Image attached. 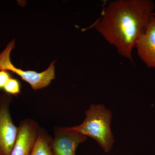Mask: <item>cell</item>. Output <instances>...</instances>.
<instances>
[{
  "instance_id": "cell-1",
  "label": "cell",
  "mask_w": 155,
  "mask_h": 155,
  "mask_svg": "<svg viewBox=\"0 0 155 155\" xmlns=\"http://www.w3.org/2000/svg\"><path fill=\"white\" fill-rule=\"evenodd\" d=\"M152 0H116L103 9L96 30L117 52L133 62L136 43L146 30L155 11Z\"/></svg>"
},
{
  "instance_id": "cell-2",
  "label": "cell",
  "mask_w": 155,
  "mask_h": 155,
  "mask_svg": "<svg viewBox=\"0 0 155 155\" xmlns=\"http://www.w3.org/2000/svg\"><path fill=\"white\" fill-rule=\"evenodd\" d=\"M86 118L77 126L71 127L85 136L94 139L106 153L112 149L114 142L111 131L112 114L104 105L92 104L85 113Z\"/></svg>"
},
{
  "instance_id": "cell-3",
  "label": "cell",
  "mask_w": 155,
  "mask_h": 155,
  "mask_svg": "<svg viewBox=\"0 0 155 155\" xmlns=\"http://www.w3.org/2000/svg\"><path fill=\"white\" fill-rule=\"evenodd\" d=\"M15 40L8 44L5 49L0 54V71L9 70L19 75L22 80L30 84L35 90L44 88L48 86L51 81L54 79L55 61H53L45 71L38 73L34 71H24L15 67L11 63L10 54L14 48Z\"/></svg>"
},
{
  "instance_id": "cell-4",
  "label": "cell",
  "mask_w": 155,
  "mask_h": 155,
  "mask_svg": "<svg viewBox=\"0 0 155 155\" xmlns=\"http://www.w3.org/2000/svg\"><path fill=\"white\" fill-rule=\"evenodd\" d=\"M12 100L9 94L0 95V155H11L17 139L18 127L14 125L10 113Z\"/></svg>"
},
{
  "instance_id": "cell-5",
  "label": "cell",
  "mask_w": 155,
  "mask_h": 155,
  "mask_svg": "<svg viewBox=\"0 0 155 155\" xmlns=\"http://www.w3.org/2000/svg\"><path fill=\"white\" fill-rule=\"evenodd\" d=\"M87 139L72 127L55 126L51 146L53 155H75L78 145Z\"/></svg>"
},
{
  "instance_id": "cell-6",
  "label": "cell",
  "mask_w": 155,
  "mask_h": 155,
  "mask_svg": "<svg viewBox=\"0 0 155 155\" xmlns=\"http://www.w3.org/2000/svg\"><path fill=\"white\" fill-rule=\"evenodd\" d=\"M40 127L33 119L22 120L18 127L17 139L11 155H30L38 136Z\"/></svg>"
},
{
  "instance_id": "cell-7",
  "label": "cell",
  "mask_w": 155,
  "mask_h": 155,
  "mask_svg": "<svg viewBox=\"0 0 155 155\" xmlns=\"http://www.w3.org/2000/svg\"><path fill=\"white\" fill-rule=\"evenodd\" d=\"M134 47L147 67L155 68V18L153 15L146 30L137 40Z\"/></svg>"
},
{
  "instance_id": "cell-8",
  "label": "cell",
  "mask_w": 155,
  "mask_h": 155,
  "mask_svg": "<svg viewBox=\"0 0 155 155\" xmlns=\"http://www.w3.org/2000/svg\"><path fill=\"white\" fill-rule=\"evenodd\" d=\"M52 139L44 129L40 127L38 136L30 155H53L51 146Z\"/></svg>"
},
{
  "instance_id": "cell-9",
  "label": "cell",
  "mask_w": 155,
  "mask_h": 155,
  "mask_svg": "<svg viewBox=\"0 0 155 155\" xmlns=\"http://www.w3.org/2000/svg\"><path fill=\"white\" fill-rule=\"evenodd\" d=\"M4 89L9 94H17L20 92V83L17 79L11 78Z\"/></svg>"
},
{
  "instance_id": "cell-10",
  "label": "cell",
  "mask_w": 155,
  "mask_h": 155,
  "mask_svg": "<svg viewBox=\"0 0 155 155\" xmlns=\"http://www.w3.org/2000/svg\"><path fill=\"white\" fill-rule=\"evenodd\" d=\"M11 78L10 74L5 70L0 71V89L4 88Z\"/></svg>"
},
{
  "instance_id": "cell-11",
  "label": "cell",
  "mask_w": 155,
  "mask_h": 155,
  "mask_svg": "<svg viewBox=\"0 0 155 155\" xmlns=\"http://www.w3.org/2000/svg\"><path fill=\"white\" fill-rule=\"evenodd\" d=\"M153 16L154 17V18H155V11L154 12H153Z\"/></svg>"
}]
</instances>
